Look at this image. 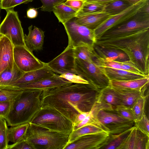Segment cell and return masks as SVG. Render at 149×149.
Returning <instances> with one entry per match:
<instances>
[{
  "label": "cell",
  "instance_id": "6da1fadb",
  "mask_svg": "<svg viewBox=\"0 0 149 149\" xmlns=\"http://www.w3.org/2000/svg\"><path fill=\"white\" fill-rule=\"evenodd\" d=\"M98 91L90 84L73 83L43 90L41 108L58 111L73 124L79 114L91 111Z\"/></svg>",
  "mask_w": 149,
  "mask_h": 149
},
{
  "label": "cell",
  "instance_id": "7a4b0ae2",
  "mask_svg": "<svg viewBox=\"0 0 149 149\" xmlns=\"http://www.w3.org/2000/svg\"><path fill=\"white\" fill-rule=\"evenodd\" d=\"M94 44L123 51L142 74L149 75V29L121 37L96 40Z\"/></svg>",
  "mask_w": 149,
  "mask_h": 149
},
{
  "label": "cell",
  "instance_id": "3957f363",
  "mask_svg": "<svg viewBox=\"0 0 149 149\" xmlns=\"http://www.w3.org/2000/svg\"><path fill=\"white\" fill-rule=\"evenodd\" d=\"M43 90H25L14 101L12 109L5 118L11 127L30 123L41 108Z\"/></svg>",
  "mask_w": 149,
  "mask_h": 149
},
{
  "label": "cell",
  "instance_id": "277c9868",
  "mask_svg": "<svg viewBox=\"0 0 149 149\" xmlns=\"http://www.w3.org/2000/svg\"><path fill=\"white\" fill-rule=\"evenodd\" d=\"M69 135L29 123L24 139L33 149H64Z\"/></svg>",
  "mask_w": 149,
  "mask_h": 149
},
{
  "label": "cell",
  "instance_id": "5b68a950",
  "mask_svg": "<svg viewBox=\"0 0 149 149\" xmlns=\"http://www.w3.org/2000/svg\"><path fill=\"white\" fill-rule=\"evenodd\" d=\"M149 29V2L133 17L121 24L108 29L96 40L118 38Z\"/></svg>",
  "mask_w": 149,
  "mask_h": 149
},
{
  "label": "cell",
  "instance_id": "8992f818",
  "mask_svg": "<svg viewBox=\"0 0 149 149\" xmlns=\"http://www.w3.org/2000/svg\"><path fill=\"white\" fill-rule=\"evenodd\" d=\"M52 131L70 135L73 130L72 123L58 111L41 108L30 123Z\"/></svg>",
  "mask_w": 149,
  "mask_h": 149
},
{
  "label": "cell",
  "instance_id": "52a82bcc",
  "mask_svg": "<svg viewBox=\"0 0 149 149\" xmlns=\"http://www.w3.org/2000/svg\"><path fill=\"white\" fill-rule=\"evenodd\" d=\"M75 73L88 81L98 91L109 85V80L104 67L95 61L75 58Z\"/></svg>",
  "mask_w": 149,
  "mask_h": 149
},
{
  "label": "cell",
  "instance_id": "ba28073f",
  "mask_svg": "<svg viewBox=\"0 0 149 149\" xmlns=\"http://www.w3.org/2000/svg\"><path fill=\"white\" fill-rule=\"evenodd\" d=\"M6 11V16L0 24V34L7 37L14 47L26 46L23 29L17 12L13 8Z\"/></svg>",
  "mask_w": 149,
  "mask_h": 149
},
{
  "label": "cell",
  "instance_id": "9c48e42d",
  "mask_svg": "<svg viewBox=\"0 0 149 149\" xmlns=\"http://www.w3.org/2000/svg\"><path fill=\"white\" fill-rule=\"evenodd\" d=\"M74 17L63 24L68 36V46L74 48L93 46L96 40L94 30L78 24L74 22Z\"/></svg>",
  "mask_w": 149,
  "mask_h": 149
},
{
  "label": "cell",
  "instance_id": "30bf717a",
  "mask_svg": "<svg viewBox=\"0 0 149 149\" xmlns=\"http://www.w3.org/2000/svg\"><path fill=\"white\" fill-rule=\"evenodd\" d=\"M13 57L14 63L23 72L40 69L47 65L37 58L25 46H14Z\"/></svg>",
  "mask_w": 149,
  "mask_h": 149
},
{
  "label": "cell",
  "instance_id": "8fae6325",
  "mask_svg": "<svg viewBox=\"0 0 149 149\" xmlns=\"http://www.w3.org/2000/svg\"><path fill=\"white\" fill-rule=\"evenodd\" d=\"M148 2L149 0H142L122 12L111 16L94 30L95 38L100 37L108 29L130 19Z\"/></svg>",
  "mask_w": 149,
  "mask_h": 149
},
{
  "label": "cell",
  "instance_id": "7c38bea8",
  "mask_svg": "<svg viewBox=\"0 0 149 149\" xmlns=\"http://www.w3.org/2000/svg\"><path fill=\"white\" fill-rule=\"evenodd\" d=\"M75 59L73 48L67 46L61 54L47 64L56 73L75 74Z\"/></svg>",
  "mask_w": 149,
  "mask_h": 149
},
{
  "label": "cell",
  "instance_id": "4fadbf2b",
  "mask_svg": "<svg viewBox=\"0 0 149 149\" xmlns=\"http://www.w3.org/2000/svg\"><path fill=\"white\" fill-rule=\"evenodd\" d=\"M107 132L81 136L68 144L64 149H99L104 145L109 136Z\"/></svg>",
  "mask_w": 149,
  "mask_h": 149
},
{
  "label": "cell",
  "instance_id": "5bb4252c",
  "mask_svg": "<svg viewBox=\"0 0 149 149\" xmlns=\"http://www.w3.org/2000/svg\"><path fill=\"white\" fill-rule=\"evenodd\" d=\"M71 83H72L55 74L52 77L37 81L12 86H16L23 90H44Z\"/></svg>",
  "mask_w": 149,
  "mask_h": 149
},
{
  "label": "cell",
  "instance_id": "9a60e30c",
  "mask_svg": "<svg viewBox=\"0 0 149 149\" xmlns=\"http://www.w3.org/2000/svg\"><path fill=\"white\" fill-rule=\"evenodd\" d=\"M13 47L10 40L2 35L0 38V74L4 70L13 68Z\"/></svg>",
  "mask_w": 149,
  "mask_h": 149
},
{
  "label": "cell",
  "instance_id": "2e32d148",
  "mask_svg": "<svg viewBox=\"0 0 149 149\" xmlns=\"http://www.w3.org/2000/svg\"><path fill=\"white\" fill-rule=\"evenodd\" d=\"M111 16L102 11L76 16L74 20L78 24L94 30Z\"/></svg>",
  "mask_w": 149,
  "mask_h": 149
},
{
  "label": "cell",
  "instance_id": "e0dca14e",
  "mask_svg": "<svg viewBox=\"0 0 149 149\" xmlns=\"http://www.w3.org/2000/svg\"><path fill=\"white\" fill-rule=\"evenodd\" d=\"M32 25L29 27L28 35L24 36L25 46L32 53L42 49L45 37V32L41 29L34 26L32 29Z\"/></svg>",
  "mask_w": 149,
  "mask_h": 149
},
{
  "label": "cell",
  "instance_id": "ac0fdd59",
  "mask_svg": "<svg viewBox=\"0 0 149 149\" xmlns=\"http://www.w3.org/2000/svg\"><path fill=\"white\" fill-rule=\"evenodd\" d=\"M55 74L47 65L36 70L24 72L22 77L13 85H15L37 81L47 78Z\"/></svg>",
  "mask_w": 149,
  "mask_h": 149
},
{
  "label": "cell",
  "instance_id": "d6986e66",
  "mask_svg": "<svg viewBox=\"0 0 149 149\" xmlns=\"http://www.w3.org/2000/svg\"><path fill=\"white\" fill-rule=\"evenodd\" d=\"M93 47L97 57L102 60L106 61L113 60L120 62L129 60L127 55L121 51L102 47L95 44Z\"/></svg>",
  "mask_w": 149,
  "mask_h": 149
},
{
  "label": "cell",
  "instance_id": "ffe728a7",
  "mask_svg": "<svg viewBox=\"0 0 149 149\" xmlns=\"http://www.w3.org/2000/svg\"><path fill=\"white\" fill-rule=\"evenodd\" d=\"M111 87L118 95L120 104L131 108L139 97L144 95L145 92L148 88L139 91Z\"/></svg>",
  "mask_w": 149,
  "mask_h": 149
},
{
  "label": "cell",
  "instance_id": "44dd1931",
  "mask_svg": "<svg viewBox=\"0 0 149 149\" xmlns=\"http://www.w3.org/2000/svg\"><path fill=\"white\" fill-rule=\"evenodd\" d=\"M103 67L105 73L109 81H127L143 78L147 76L127 70L109 67Z\"/></svg>",
  "mask_w": 149,
  "mask_h": 149
},
{
  "label": "cell",
  "instance_id": "7402d4cb",
  "mask_svg": "<svg viewBox=\"0 0 149 149\" xmlns=\"http://www.w3.org/2000/svg\"><path fill=\"white\" fill-rule=\"evenodd\" d=\"M95 101L109 107L113 111L116 106L120 104L117 93L110 85L98 91Z\"/></svg>",
  "mask_w": 149,
  "mask_h": 149
},
{
  "label": "cell",
  "instance_id": "603a6c76",
  "mask_svg": "<svg viewBox=\"0 0 149 149\" xmlns=\"http://www.w3.org/2000/svg\"><path fill=\"white\" fill-rule=\"evenodd\" d=\"M149 75L141 78L124 81H109V85L114 87L141 91L148 88Z\"/></svg>",
  "mask_w": 149,
  "mask_h": 149
},
{
  "label": "cell",
  "instance_id": "cb8c5ba5",
  "mask_svg": "<svg viewBox=\"0 0 149 149\" xmlns=\"http://www.w3.org/2000/svg\"><path fill=\"white\" fill-rule=\"evenodd\" d=\"M96 120L107 131L106 128L107 127L130 121L122 118L114 111L104 110H101L98 112Z\"/></svg>",
  "mask_w": 149,
  "mask_h": 149
},
{
  "label": "cell",
  "instance_id": "d4e9b609",
  "mask_svg": "<svg viewBox=\"0 0 149 149\" xmlns=\"http://www.w3.org/2000/svg\"><path fill=\"white\" fill-rule=\"evenodd\" d=\"M104 132H108L97 122L84 126L72 131L69 135L68 144L83 135Z\"/></svg>",
  "mask_w": 149,
  "mask_h": 149
},
{
  "label": "cell",
  "instance_id": "484cf974",
  "mask_svg": "<svg viewBox=\"0 0 149 149\" xmlns=\"http://www.w3.org/2000/svg\"><path fill=\"white\" fill-rule=\"evenodd\" d=\"M95 62L99 65L103 67H109L142 74L129 60L123 62L113 60L106 61L102 60L97 57L96 60Z\"/></svg>",
  "mask_w": 149,
  "mask_h": 149
},
{
  "label": "cell",
  "instance_id": "4316f807",
  "mask_svg": "<svg viewBox=\"0 0 149 149\" xmlns=\"http://www.w3.org/2000/svg\"><path fill=\"white\" fill-rule=\"evenodd\" d=\"M52 11L59 22L63 24L75 17L77 12L76 10L65 5L64 3L54 6Z\"/></svg>",
  "mask_w": 149,
  "mask_h": 149
},
{
  "label": "cell",
  "instance_id": "83f0119b",
  "mask_svg": "<svg viewBox=\"0 0 149 149\" xmlns=\"http://www.w3.org/2000/svg\"><path fill=\"white\" fill-rule=\"evenodd\" d=\"M24 73L14 63L12 69H7L0 74V86L13 85L22 77Z\"/></svg>",
  "mask_w": 149,
  "mask_h": 149
},
{
  "label": "cell",
  "instance_id": "f1b7e54d",
  "mask_svg": "<svg viewBox=\"0 0 149 149\" xmlns=\"http://www.w3.org/2000/svg\"><path fill=\"white\" fill-rule=\"evenodd\" d=\"M73 49L75 58L86 61H95L97 58L93 46H78L73 48Z\"/></svg>",
  "mask_w": 149,
  "mask_h": 149
},
{
  "label": "cell",
  "instance_id": "f546056e",
  "mask_svg": "<svg viewBox=\"0 0 149 149\" xmlns=\"http://www.w3.org/2000/svg\"><path fill=\"white\" fill-rule=\"evenodd\" d=\"M23 91L22 89L14 86H1L0 102L14 101Z\"/></svg>",
  "mask_w": 149,
  "mask_h": 149
},
{
  "label": "cell",
  "instance_id": "4dcf8cb0",
  "mask_svg": "<svg viewBox=\"0 0 149 149\" xmlns=\"http://www.w3.org/2000/svg\"><path fill=\"white\" fill-rule=\"evenodd\" d=\"M132 5L125 0H116L106 4L103 11L110 16L114 15L122 12Z\"/></svg>",
  "mask_w": 149,
  "mask_h": 149
},
{
  "label": "cell",
  "instance_id": "1f68e13d",
  "mask_svg": "<svg viewBox=\"0 0 149 149\" xmlns=\"http://www.w3.org/2000/svg\"><path fill=\"white\" fill-rule=\"evenodd\" d=\"M29 123L11 127L8 130V139L9 141L15 143L25 139Z\"/></svg>",
  "mask_w": 149,
  "mask_h": 149
},
{
  "label": "cell",
  "instance_id": "d6a6232c",
  "mask_svg": "<svg viewBox=\"0 0 149 149\" xmlns=\"http://www.w3.org/2000/svg\"><path fill=\"white\" fill-rule=\"evenodd\" d=\"M132 127L119 134H109L101 149H118L130 133Z\"/></svg>",
  "mask_w": 149,
  "mask_h": 149
},
{
  "label": "cell",
  "instance_id": "836d02e7",
  "mask_svg": "<svg viewBox=\"0 0 149 149\" xmlns=\"http://www.w3.org/2000/svg\"><path fill=\"white\" fill-rule=\"evenodd\" d=\"M105 4L85 1L82 8L77 11L76 16L102 12Z\"/></svg>",
  "mask_w": 149,
  "mask_h": 149
},
{
  "label": "cell",
  "instance_id": "e575fe53",
  "mask_svg": "<svg viewBox=\"0 0 149 149\" xmlns=\"http://www.w3.org/2000/svg\"><path fill=\"white\" fill-rule=\"evenodd\" d=\"M146 96L144 95L139 97L134 104L131 109L134 118V122L140 120L144 114Z\"/></svg>",
  "mask_w": 149,
  "mask_h": 149
},
{
  "label": "cell",
  "instance_id": "d590c367",
  "mask_svg": "<svg viewBox=\"0 0 149 149\" xmlns=\"http://www.w3.org/2000/svg\"><path fill=\"white\" fill-rule=\"evenodd\" d=\"M137 128L133 126L130 133L118 149H135Z\"/></svg>",
  "mask_w": 149,
  "mask_h": 149
},
{
  "label": "cell",
  "instance_id": "8d00e7d4",
  "mask_svg": "<svg viewBox=\"0 0 149 149\" xmlns=\"http://www.w3.org/2000/svg\"><path fill=\"white\" fill-rule=\"evenodd\" d=\"M8 129L6 119L0 117V149H7L9 142L8 139Z\"/></svg>",
  "mask_w": 149,
  "mask_h": 149
},
{
  "label": "cell",
  "instance_id": "74e56055",
  "mask_svg": "<svg viewBox=\"0 0 149 149\" xmlns=\"http://www.w3.org/2000/svg\"><path fill=\"white\" fill-rule=\"evenodd\" d=\"M113 111L122 118L134 122V118L131 108L120 104L116 106Z\"/></svg>",
  "mask_w": 149,
  "mask_h": 149
},
{
  "label": "cell",
  "instance_id": "f35d334b",
  "mask_svg": "<svg viewBox=\"0 0 149 149\" xmlns=\"http://www.w3.org/2000/svg\"><path fill=\"white\" fill-rule=\"evenodd\" d=\"M149 136L137 129L135 149H149Z\"/></svg>",
  "mask_w": 149,
  "mask_h": 149
},
{
  "label": "cell",
  "instance_id": "ab89813d",
  "mask_svg": "<svg viewBox=\"0 0 149 149\" xmlns=\"http://www.w3.org/2000/svg\"><path fill=\"white\" fill-rule=\"evenodd\" d=\"M33 0H1V8L6 10L14 8L22 3H27Z\"/></svg>",
  "mask_w": 149,
  "mask_h": 149
},
{
  "label": "cell",
  "instance_id": "60d3db41",
  "mask_svg": "<svg viewBox=\"0 0 149 149\" xmlns=\"http://www.w3.org/2000/svg\"><path fill=\"white\" fill-rule=\"evenodd\" d=\"M134 123L138 130L149 136V121L145 113L140 120Z\"/></svg>",
  "mask_w": 149,
  "mask_h": 149
},
{
  "label": "cell",
  "instance_id": "b9f144b4",
  "mask_svg": "<svg viewBox=\"0 0 149 149\" xmlns=\"http://www.w3.org/2000/svg\"><path fill=\"white\" fill-rule=\"evenodd\" d=\"M42 3L41 10L44 12H51L56 6L64 2L66 0H40Z\"/></svg>",
  "mask_w": 149,
  "mask_h": 149
},
{
  "label": "cell",
  "instance_id": "7bdbcfd3",
  "mask_svg": "<svg viewBox=\"0 0 149 149\" xmlns=\"http://www.w3.org/2000/svg\"><path fill=\"white\" fill-rule=\"evenodd\" d=\"M59 76L73 83L89 84L88 81L75 74L66 73Z\"/></svg>",
  "mask_w": 149,
  "mask_h": 149
},
{
  "label": "cell",
  "instance_id": "ee69618b",
  "mask_svg": "<svg viewBox=\"0 0 149 149\" xmlns=\"http://www.w3.org/2000/svg\"><path fill=\"white\" fill-rule=\"evenodd\" d=\"M14 101L0 102V117L5 118L12 107Z\"/></svg>",
  "mask_w": 149,
  "mask_h": 149
},
{
  "label": "cell",
  "instance_id": "f6af8a7d",
  "mask_svg": "<svg viewBox=\"0 0 149 149\" xmlns=\"http://www.w3.org/2000/svg\"><path fill=\"white\" fill-rule=\"evenodd\" d=\"M7 149H33L24 139L12 144L8 145Z\"/></svg>",
  "mask_w": 149,
  "mask_h": 149
},
{
  "label": "cell",
  "instance_id": "bcb514c9",
  "mask_svg": "<svg viewBox=\"0 0 149 149\" xmlns=\"http://www.w3.org/2000/svg\"><path fill=\"white\" fill-rule=\"evenodd\" d=\"M84 1V0H66L64 3L78 11L82 8Z\"/></svg>",
  "mask_w": 149,
  "mask_h": 149
},
{
  "label": "cell",
  "instance_id": "7dc6e473",
  "mask_svg": "<svg viewBox=\"0 0 149 149\" xmlns=\"http://www.w3.org/2000/svg\"><path fill=\"white\" fill-rule=\"evenodd\" d=\"M89 112H84L79 114L75 119L73 123V126L78 125L82 122L88 115Z\"/></svg>",
  "mask_w": 149,
  "mask_h": 149
},
{
  "label": "cell",
  "instance_id": "c3c4849f",
  "mask_svg": "<svg viewBox=\"0 0 149 149\" xmlns=\"http://www.w3.org/2000/svg\"><path fill=\"white\" fill-rule=\"evenodd\" d=\"M38 15V12L36 8H31L27 11V16L28 18L33 19L37 17Z\"/></svg>",
  "mask_w": 149,
  "mask_h": 149
},
{
  "label": "cell",
  "instance_id": "681fc988",
  "mask_svg": "<svg viewBox=\"0 0 149 149\" xmlns=\"http://www.w3.org/2000/svg\"><path fill=\"white\" fill-rule=\"evenodd\" d=\"M116 0H85L86 2H94L106 4Z\"/></svg>",
  "mask_w": 149,
  "mask_h": 149
},
{
  "label": "cell",
  "instance_id": "f907efd6",
  "mask_svg": "<svg viewBox=\"0 0 149 149\" xmlns=\"http://www.w3.org/2000/svg\"><path fill=\"white\" fill-rule=\"evenodd\" d=\"M132 5L135 4L142 0H125Z\"/></svg>",
  "mask_w": 149,
  "mask_h": 149
},
{
  "label": "cell",
  "instance_id": "816d5d0a",
  "mask_svg": "<svg viewBox=\"0 0 149 149\" xmlns=\"http://www.w3.org/2000/svg\"><path fill=\"white\" fill-rule=\"evenodd\" d=\"M2 36V35L0 34V38L1 37V36Z\"/></svg>",
  "mask_w": 149,
  "mask_h": 149
},
{
  "label": "cell",
  "instance_id": "f5cc1de1",
  "mask_svg": "<svg viewBox=\"0 0 149 149\" xmlns=\"http://www.w3.org/2000/svg\"><path fill=\"white\" fill-rule=\"evenodd\" d=\"M0 8H1V6H0Z\"/></svg>",
  "mask_w": 149,
  "mask_h": 149
},
{
  "label": "cell",
  "instance_id": "db71d44e",
  "mask_svg": "<svg viewBox=\"0 0 149 149\" xmlns=\"http://www.w3.org/2000/svg\"></svg>",
  "mask_w": 149,
  "mask_h": 149
}]
</instances>
